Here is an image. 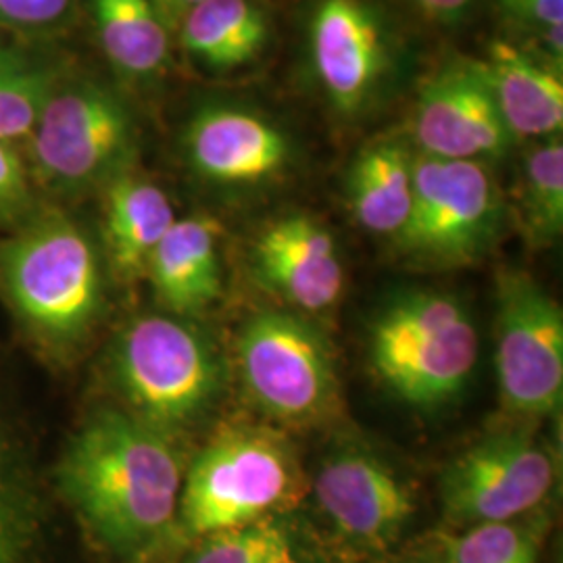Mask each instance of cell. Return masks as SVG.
Returning a JSON list of instances; mask_svg holds the SVG:
<instances>
[{
    "label": "cell",
    "instance_id": "obj_1",
    "mask_svg": "<svg viewBox=\"0 0 563 563\" xmlns=\"http://www.w3.org/2000/svg\"><path fill=\"white\" fill-rule=\"evenodd\" d=\"M181 463L167 432L121 409L84 420L57 467L63 499L107 553L139 562L176 534Z\"/></svg>",
    "mask_w": 563,
    "mask_h": 563
},
{
    "label": "cell",
    "instance_id": "obj_2",
    "mask_svg": "<svg viewBox=\"0 0 563 563\" xmlns=\"http://www.w3.org/2000/svg\"><path fill=\"white\" fill-rule=\"evenodd\" d=\"M0 295L53 360L78 353L101 320L104 278L97 244L63 209L42 207L0 239Z\"/></svg>",
    "mask_w": 563,
    "mask_h": 563
},
{
    "label": "cell",
    "instance_id": "obj_3",
    "mask_svg": "<svg viewBox=\"0 0 563 563\" xmlns=\"http://www.w3.org/2000/svg\"><path fill=\"white\" fill-rule=\"evenodd\" d=\"M25 141L34 186L74 201L101 192L109 181L134 169L141 123L118 81L71 65Z\"/></svg>",
    "mask_w": 563,
    "mask_h": 563
},
{
    "label": "cell",
    "instance_id": "obj_4",
    "mask_svg": "<svg viewBox=\"0 0 563 563\" xmlns=\"http://www.w3.org/2000/svg\"><path fill=\"white\" fill-rule=\"evenodd\" d=\"M302 495L301 467L282 434L251 423L223 426L181 481L176 537L195 541L280 518Z\"/></svg>",
    "mask_w": 563,
    "mask_h": 563
},
{
    "label": "cell",
    "instance_id": "obj_5",
    "mask_svg": "<svg viewBox=\"0 0 563 563\" xmlns=\"http://www.w3.org/2000/svg\"><path fill=\"white\" fill-rule=\"evenodd\" d=\"M111 369L130 413L167 434L201 420L223 384L216 344L197 325L155 313L121 330Z\"/></svg>",
    "mask_w": 563,
    "mask_h": 563
},
{
    "label": "cell",
    "instance_id": "obj_6",
    "mask_svg": "<svg viewBox=\"0 0 563 563\" xmlns=\"http://www.w3.org/2000/svg\"><path fill=\"white\" fill-rule=\"evenodd\" d=\"M369 360L402 401L439 405L470 380L478 362V332L455 297L409 292L376 318Z\"/></svg>",
    "mask_w": 563,
    "mask_h": 563
},
{
    "label": "cell",
    "instance_id": "obj_7",
    "mask_svg": "<svg viewBox=\"0 0 563 563\" xmlns=\"http://www.w3.org/2000/svg\"><path fill=\"white\" fill-rule=\"evenodd\" d=\"M505 220L507 205L486 163L416 153L409 218L393 241L405 260L423 267H462L490 253Z\"/></svg>",
    "mask_w": 563,
    "mask_h": 563
},
{
    "label": "cell",
    "instance_id": "obj_8",
    "mask_svg": "<svg viewBox=\"0 0 563 563\" xmlns=\"http://www.w3.org/2000/svg\"><path fill=\"white\" fill-rule=\"evenodd\" d=\"M309 63L330 109L362 120L399 81L401 36L374 0H320L309 20Z\"/></svg>",
    "mask_w": 563,
    "mask_h": 563
},
{
    "label": "cell",
    "instance_id": "obj_9",
    "mask_svg": "<svg viewBox=\"0 0 563 563\" xmlns=\"http://www.w3.org/2000/svg\"><path fill=\"white\" fill-rule=\"evenodd\" d=\"M239 367L249 399L267 418L320 423L336 409L339 378L322 334L286 311H263L242 328Z\"/></svg>",
    "mask_w": 563,
    "mask_h": 563
},
{
    "label": "cell",
    "instance_id": "obj_10",
    "mask_svg": "<svg viewBox=\"0 0 563 563\" xmlns=\"http://www.w3.org/2000/svg\"><path fill=\"white\" fill-rule=\"evenodd\" d=\"M497 383L505 409L523 418L560 411L563 399V313L522 269L497 274Z\"/></svg>",
    "mask_w": 563,
    "mask_h": 563
},
{
    "label": "cell",
    "instance_id": "obj_11",
    "mask_svg": "<svg viewBox=\"0 0 563 563\" xmlns=\"http://www.w3.org/2000/svg\"><path fill=\"white\" fill-rule=\"evenodd\" d=\"M558 478L551 451L526 430L490 434L444 467L439 495L451 528L505 522L537 511Z\"/></svg>",
    "mask_w": 563,
    "mask_h": 563
},
{
    "label": "cell",
    "instance_id": "obj_12",
    "mask_svg": "<svg viewBox=\"0 0 563 563\" xmlns=\"http://www.w3.org/2000/svg\"><path fill=\"white\" fill-rule=\"evenodd\" d=\"M313 497L334 543L355 558L384 560L416 516L413 493L376 455L342 449L323 462Z\"/></svg>",
    "mask_w": 563,
    "mask_h": 563
},
{
    "label": "cell",
    "instance_id": "obj_13",
    "mask_svg": "<svg viewBox=\"0 0 563 563\" xmlns=\"http://www.w3.org/2000/svg\"><path fill=\"white\" fill-rule=\"evenodd\" d=\"M411 139L418 155L444 162L501 159L516 142L493 97L483 63L460 57L423 80L413 107Z\"/></svg>",
    "mask_w": 563,
    "mask_h": 563
},
{
    "label": "cell",
    "instance_id": "obj_14",
    "mask_svg": "<svg viewBox=\"0 0 563 563\" xmlns=\"http://www.w3.org/2000/svg\"><path fill=\"white\" fill-rule=\"evenodd\" d=\"M181 151L195 176L223 188L278 180L295 159V144L280 123L232 101L199 104L184 125Z\"/></svg>",
    "mask_w": 563,
    "mask_h": 563
},
{
    "label": "cell",
    "instance_id": "obj_15",
    "mask_svg": "<svg viewBox=\"0 0 563 563\" xmlns=\"http://www.w3.org/2000/svg\"><path fill=\"white\" fill-rule=\"evenodd\" d=\"M253 269L282 301L322 313L344 290L341 251L330 230L305 213L267 223L253 244Z\"/></svg>",
    "mask_w": 563,
    "mask_h": 563
},
{
    "label": "cell",
    "instance_id": "obj_16",
    "mask_svg": "<svg viewBox=\"0 0 563 563\" xmlns=\"http://www.w3.org/2000/svg\"><path fill=\"white\" fill-rule=\"evenodd\" d=\"M481 63L505 125L516 141L562 136V69L505 41L493 42Z\"/></svg>",
    "mask_w": 563,
    "mask_h": 563
},
{
    "label": "cell",
    "instance_id": "obj_17",
    "mask_svg": "<svg viewBox=\"0 0 563 563\" xmlns=\"http://www.w3.org/2000/svg\"><path fill=\"white\" fill-rule=\"evenodd\" d=\"M102 192V242L115 278L134 282L146 276L148 262L176 211L159 184L130 169L109 181Z\"/></svg>",
    "mask_w": 563,
    "mask_h": 563
},
{
    "label": "cell",
    "instance_id": "obj_18",
    "mask_svg": "<svg viewBox=\"0 0 563 563\" xmlns=\"http://www.w3.org/2000/svg\"><path fill=\"white\" fill-rule=\"evenodd\" d=\"M186 60L205 76L225 78L263 59L272 21L257 0H202L176 36Z\"/></svg>",
    "mask_w": 563,
    "mask_h": 563
},
{
    "label": "cell",
    "instance_id": "obj_19",
    "mask_svg": "<svg viewBox=\"0 0 563 563\" xmlns=\"http://www.w3.org/2000/svg\"><path fill=\"white\" fill-rule=\"evenodd\" d=\"M222 225L209 216L176 220L157 244L146 276L176 316H195L222 292Z\"/></svg>",
    "mask_w": 563,
    "mask_h": 563
},
{
    "label": "cell",
    "instance_id": "obj_20",
    "mask_svg": "<svg viewBox=\"0 0 563 563\" xmlns=\"http://www.w3.org/2000/svg\"><path fill=\"white\" fill-rule=\"evenodd\" d=\"M88 13L123 90H151L165 78L174 36L151 0H88Z\"/></svg>",
    "mask_w": 563,
    "mask_h": 563
},
{
    "label": "cell",
    "instance_id": "obj_21",
    "mask_svg": "<svg viewBox=\"0 0 563 563\" xmlns=\"http://www.w3.org/2000/svg\"><path fill=\"white\" fill-rule=\"evenodd\" d=\"M416 153L401 141L372 142L346 176V201L363 230L395 239L409 218Z\"/></svg>",
    "mask_w": 563,
    "mask_h": 563
},
{
    "label": "cell",
    "instance_id": "obj_22",
    "mask_svg": "<svg viewBox=\"0 0 563 563\" xmlns=\"http://www.w3.org/2000/svg\"><path fill=\"white\" fill-rule=\"evenodd\" d=\"M69 60L41 42L0 46V142L25 141Z\"/></svg>",
    "mask_w": 563,
    "mask_h": 563
},
{
    "label": "cell",
    "instance_id": "obj_23",
    "mask_svg": "<svg viewBox=\"0 0 563 563\" xmlns=\"http://www.w3.org/2000/svg\"><path fill=\"white\" fill-rule=\"evenodd\" d=\"M42 507L30 457L0 402V563H36Z\"/></svg>",
    "mask_w": 563,
    "mask_h": 563
},
{
    "label": "cell",
    "instance_id": "obj_24",
    "mask_svg": "<svg viewBox=\"0 0 563 563\" xmlns=\"http://www.w3.org/2000/svg\"><path fill=\"white\" fill-rule=\"evenodd\" d=\"M518 220L534 249L551 246L563 232L562 136L534 144L522 167L518 190Z\"/></svg>",
    "mask_w": 563,
    "mask_h": 563
},
{
    "label": "cell",
    "instance_id": "obj_25",
    "mask_svg": "<svg viewBox=\"0 0 563 563\" xmlns=\"http://www.w3.org/2000/svg\"><path fill=\"white\" fill-rule=\"evenodd\" d=\"M547 518L532 511L505 522H486L443 534L437 551L443 563H537Z\"/></svg>",
    "mask_w": 563,
    "mask_h": 563
},
{
    "label": "cell",
    "instance_id": "obj_26",
    "mask_svg": "<svg viewBox=\"0 0 563 563\" xmlns=\"http://www.w3.org/2000/svg\"><path fill=\"white\" fill-rule=\"evenodd\" d=\"M181 563L302 562L292 530L280 518H269L190 541Z\"/></svg>",
    "mask_w": 563,
    "mask_h": 563
},
{
    "label": "cell",
    "instance_id": "obj_27",
    "mask_svg": "<svg viewBox=\"0 0 563 563\" xmlns=\"http://www.w3.org/2000/svg\"><path fill=\"white\" fill-rule=\"evenodd\" d=\"M80 11L81 0H0V30L51 44L76 27Z\"/></svg>",
    "mask_w": 563,
    "mask_h": 563
},
{
    "label": "cell",
    "instance_id": "obj_28",
    "mask_svg": "<svg viewBox=\"0 0 563 563\" xmlns=\"http://www.w3.org/2000/svg\"><path fill=\"white\" fill-rule=\"evenodd\" d=\"M36 190L25 157L15 144L0 142V230L18 228L41 209Z\"/></svg>",
    "mask_w": 563,
    "mask_h": 563
},
{
    "label": "cell",
    "instance_id": "obj_29",
    "mask_svg": "<svg viewBox=\"0 0 563 563\" xmlns=\"http://www.w3.org/2000/svg\"><path fill=\"white\" fill-rule=\"evenodd\" d=\"M505 18L534 36L563 27V0H497Z\"/></svg>",
    "mask_w": 563,
    "mask_h": 563
},
{
    "label": "cell",
    "instance_id": "obj_30",
    "mask_svg": "<svg viewBox=\"0 0 563 563\" xmlns=\"http://www.w3.org/2000/svg\"><path fill=\"white\" fill-rule=\"evenodd\" d=\"M428 20L455 25L467 18L474 0H409Z\"/></svg>",
    "mask_w": 563,
    "mask_h": 563
},
{
    "label": "cell",
    "instance_id": "obj_31",
    "mask_svg": "<svg viewBox=\"0 0 563 563\" xmlns=\"http://www.w3.org/2000/svg\"><path fill=\"white\" fill-rule=\"evenodd\" d=\"M153 7L157 9L163 23L167 25V30L172 32V36H176L181 21L186 20V15L199 7L202 0H151Z\"/></svg>",
    "mask_w": 563,
    "mask_h": 563
},
{
    "label": "cell",
    "instance_id": "obj_32",
    "mask_svg": "<svg viewBox=\"0 0 563 563\" xmlns=\"http://www.w3.org/2000/svg\"><path fill=\"white\" fill-rule=\"evenodd\" d=\"M383 563H443V560H441L437 547H430V549H420V551H409L402 555H390Z\"/></svg>",
    "mask_w": 563,
    "mask_h": 563
},
{
    "label": "cell",
    "instance_id": "obj_33",
    "mask_svg": "<svg viewBox=\"0 0 563 563\" xmlns=\"http://www.w3.org/2000/svg\"><path fill=\"white\" fill-rule=\"evenodd\" d=\"M2 44H4V42L0 41V46H2Z\"/></svg>",
    "mask_w": 563,
    "mask_h": 563
}]
</instances>
